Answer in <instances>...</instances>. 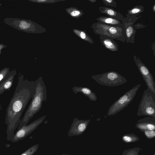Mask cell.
Wrapping results in <instances>:
<instances>
[{"mask_svg": "<svg viewBox=\"0 0 155 155\" xmlns=\"http://www.w3.org/2000/svg\"><path fill=\"white\" fill-rule=\"evenodd\" d=\"M36 83V80L25 79L22 74L18 76L17 84L6 110L5 123L8 140L11 141L13 137L23 111L35 93Z\"/></svg>", "mask_w": 155, "mask_h": 155, "instance_id": "obj_1", "label": "cell"}, {"mask_svg": "<svg viewBox=\"0 0 155 155\" xmlns=\"http://www.w3.org/2000/svg\"><path fill=\"white\" fill-rule=\"evenodd\" d=\"M36 80L35 93L21 119L18 130L27 125L30 119L41 109L43 102H47V90L43 78L41 76Z\"/></svg>", "mask_w": 155, "mask_h": 155, "instance_id": "obj_2", "label": "cell"}, {"mask_svg": "<svg viewBox=\"0 0 155 155\" xmlns=\"http://www.w3.org/2000/svg\"><path fill=\"white\" fill-rule=\"evenodd\" d=\"M137 115L155 117V94L147 88L144 91Z\"/></svg>", "mask_w": 155, "mask_h": 155, "instance_id": "obj_3", "label": "cell"}, {"mask_svg": "<svg viewBox=\"0 0 155 155\" xmlns=\"http://www.w3.org/2000/svg\"><path fill=\"white\" fill-rule=\"evenodd\" d=\"M141 86L139 84L127 91L109 107L107 115L113 116L127 107L133 101Z\"/></svg>", "mask_w": 155, "mask_h": 155, "instance_id": "obj_4", "label": "cell"}, {"mask_svg": "<svg viewBox=\"0 0 155 155\" xmlns=\"http://www.w3.org/2000/svg\"><path fill=\"white\" fill-rule=\"evenodd\" d=\"M91 78L98 84L108 87H115L127 82L126 78L114 71L93 75Z\"/></svg>", "mask_w": 155, "mask_h": 155, "instance_id": "obj_5", "label": "cell"}, {"mask_svg": "<svg viewBox=\"0 0 155 155\" xmlns=\"http://www.w3.org/2000/svg\"><path fill=\"white\" fill-rule=\"evenodd\" d=\"M44 115L34 120L29 124L24 126L17 131L14 134L11 140L12 143L18 142L23 139L31 134L41 124L46 117Z\"/></svg>", "mask_w": 155, "mask_h": 155, "instance_id": "obj_6", "label": "cell"}, {"mask_svg": "<svg viewBox=\"0 0 155 155\" xmlns=\"http://www.w3.org/2000/svg\"><path fill=\"white\" fill-rule=\"evenodd\" d=\"M90 119L80 120L74 117L68 132L69 137L78 136L82 134L86 129Z\"/></svg>", "mask_w": 155, "mask_h": 155, "instance_id": "obj_7", "label": "cell"}, {"mask_svg": "<svg viewBox=\"0 0 155 155\" xmlns=\"http://www.w3.org/2000/svg\"><path fill=\"white\" fill-rule=\"evenodd\" d=\"M137 66L147 87V88L155 94V83L153 76L150 71L148 69L141 63H137Z\"/></svg>", "mask_w": 155, "mask_h": 155, "instance_id": "obj_8", "label": "cell"}, {"mask_svg": "<svg viewBox=\"0 0 155 155\" xmlns=\"http://www.w3.org/2000/svg\"><path fill=\"white\" fill-rule=\"evenodd\" d=\"M135 127L141 131L146 130H154L155 117L149 116L140 119L137 121Z\"/></svg>", "mask_w": 155, "mask_h": 155, "instance_id": "obj_9", "label": "cell"}, {"mask_svg": "<svg viewBox=\"0 0 155 155\" xmlns=\"http://www.w3.org/2000/svg\"><path fill=\"white\" fill-rule=\"evenodd\" d=\"M16 74L15 70L10 71L7 77L0 83V95L5 91L10 90L12 86Z\"/></svg>", "mask_w": 155, "mask_h": 155, "instance_id": "obj_10", "label": "cell"}, {"mask_svg": "<svg viewBox=\"0 0 155 155\" xmlns=\"http://www.w3.org/2000/svg\"><path fill=\"white\" fill-rule=\"evenodd\" d=\"M72 90L75 94L81 92L87 97L90 101H95L97 100V97L96 95L89 88L76 86L72 87Z\"/></svg>", "mask_w": 155, "mask_h": 155, "instance_id": "obj_11", "label": "cell"}, {"mask_svg": "<svg viewBox=\"0 0 155 155\" xmlns=\"http://www.w3.org/2000/svg\"><path fill=\"white\" fill-rule=\"evenodd\" d=\"M66 11L71 16L75 18H79L82 15L81 11L76 8L71 7L66 9Z\"/></svg>", "mask_w": 155, "mask_h": 155, "instance_id": "obj_12", "label": "cell"}, {"mask_svg": "<svg viewBox=\"0 0 155 155\" xmlns=\"http://www.w3.org/2000/svg\"><path fill=\"white\" fill-rule=\"evenodd\" d=\"M123 141L126 143L134 142L139 140V137L134 134H125L122 137Z\"/></svg>", "mask_w": 155, "mask_h": 155, "instance_id": "obj_13", "label": "cell"}, {"mask_svg": "<svg viewBox=\"0 0 155 155\" xmlns=\"http://www.w3.org/2000/svg\"><path fill=\"white\" fill-rule=\"evenodd\" d=\"M38 144L33 145L26 150L20 155H33L38 150Z\"/></svg>", "mask_w": 155, "mask_h": 155, "instance_id": "obj_14", "label": "cell"}, {"mask_svg": "<svg viewBox=\"0 0 155 155\" xmlns=\"http://www.w3.org/2000/svg\"><path fill=\"white\" fill-rule=\"evenodd\" d=\"M73 31L74 32L76 35L85 41H89V38L87 36L86 33L84 31L75 29L73 30Z\"/></svg>", "mask_w": 155, "mask_h": 155, "instance_id": "obj_15", "label": "cell"}, {"mask_svg": "<svg viewBox=\"0 0 155 155\" xmlns=\"http://www.w3.org/2000/svg\"><path fill=\"white\" fill-rule=\"evenodd\" d=\"M10 72L8 68H5L0 71V83L7 77Z\"/></svg>", "mask_w": 155, "mask_h": 155, "instance_id": "obj_16", "label": "cell"}, {"mask_svg": "<svg viewBox=\"0 0 155 155\" xmlns=\"http://www.w3.org/2000/svg\"><path fill=\"white\" fill-rule=\"evenodd\" d=\"M140 149L137 147L125 150L123 152L122 155H138Z\"/></svg>", "mask_w": 155, "mask_h": 155, "instance_id": "obj_17", "label": "cell"}, {"mask_svg": "<svg viewBox=\"0 0 155 155\" xmlns=\"http://www.w3.org/2000/svg\"><path fill=\"white\" fill-rule=\"evenodd\" d=\"M103 22L111 24H116L119 23L118 21L110 18H102L101 19Z\"/></svg>", "mask_w": 155, "mask_h": 155, "instance_id": "obj_18", "label": "cell"}, {"mask_svg": "<svg viewBox=\"0 0 155 155\" xmlns=\"http://www.w3.org/2000/svg\"><path fill=\"white\" fill-rule=\"evenodd\" d=\"M146 137L148 139L153 138L155 136V131L154 130H146L143 131Z\"/></svg>", "mask_w": 155, "mask_h": 155, "instance_id": "obj_19", "label": "cell"}, {"mask_svg": "<svg viewBox=\"0 0 155 155\" xmlns=\"http://www.w3.org/2000/svg\"><path fill=\"white\" fill-rule=\"evenodd\" d=\"M104 43L106 47L111 50H114L116 48L114 44L110 40H106L104 41Z\"/></svg>", "mask_w": 155, "mask_h": 155, "instance_id": "obj_20", "label": "cell"}, {"mask_svg": "<svg viewBox=\"0 0 155 155\" xmlns=\"http://www.w3.org/2000/svg\"><path fill=\"white\" fill-rule=\"evenodd\" d=\"M30 25L29 23L25 21H22L20 24L19 27L22 29H27L29 27Z\"/></svg>", "mask_w": 155, "mask_h": 155, "instance_id": "obj_21", "label": "cell"}, {"mask_svg": "<svg viewBox=\"0 0 155 155\" xmlns=\"http://www.w3.org/2000/svg\"><path fill=\"white\" fill-rule=\"evenodd\" d=\"M56 1V0H33L32 1V2H36L37 3H53V2H57L59 1Z\"/></svg>", "mask_w": 155, "mask_h": 155, "instance_id": "obj_22", "label": "cell"}, {"mask_svg": "<svg viewBox=\"0 0 155 155\" xmlns=\"http://www.w3.org/2000/svg\"><path fill=\"white\" fill-rule=\"evenodd\" d=\"M133 32V29L131 27H129L126 30V35L127 37L131 36Z\"/></svg>", "mask_w": 155, "mask_h": 155, "instance_id": "obj_23", "label": "cell"}, {"mask_svg": "<svg viewBox=\"0 0 155 155\" xmlns=\"http://www.w3.org/2000/svg\"><path fill=\"white\" fill-rule=\"evenodd\" d=\"M106 13L109 15L113 16L115 14V12L114 10L111 9H108L106 10Z\"/></svg>", "mask_w": 155, "mask_h": 155, "instance_id": "obj_24", "label": "cell"}, {"mask_svg": "<svg viewBox=\"0 0 155 155\" xmlns=\"http://www.w3.org/2000/svg\"><path fill=\"white\" fill-rule=\"evenodd\" d=\"M110 32L112 34H115L117 31L116 28L114 27H110L109 30Z\"/></svg>", "mask_w": 155, "mask_h": 155, "instance_id": "obj_25", "label": "cell"}, {"mask_svg": "<svg viewBox=\"0 0 155 155\" xmlns=\"http://www.w3.org/2000/svg\"><path fill=\"white\" fill-rule=\"evenodd\" d=\"M140 10L137 8H135L132 9L130 11V13L132 14H136L139 12Z\"/></svg>", "mask_w": 155, "mask_h": 155, "instance_id": "obj_26", "label": "cell"}, {"mask_svg": "<svg viewBox=\"0 0 155 155\" xmlns=\"http://www.w3.org/2000/svg\"><path fill=\"white\" fill-rule=\"evenodd\" d=\"M105 1L108 3H111L113 1L112 0H106Z\"/></svg>", "mask_w": 155, "mask_h": 155, "instance_id": "obj_27", "label": "cell"}, {"mask_svg": "<svg viewBox=\"0 0 155 155\" xmlns=\"http://www.w3.org/2000/svg\"><path fill=\"white\" fill-rule=\"evenodd\" d=\"M2 106H1V104L0 103V110L2 109Z\"/></svg>", "mask_w": 155, "mask_h": 155, "instance_id": "obj_28", "label": "cell"}, {"mask_svg": "<svg viewBox=\"0 0 155 155\" xmlns=\"http://www.w3.org/2000/svg\"><path fill=\"white\" fill-rule=\"evenodd\" d=\"M90 1L91 2H96V1H94V0H90Z\"/></svg>", "mask_w": 155, "mask_h": 155, "instance_id": "obj_29", "label": "cell"}, {"mask_svg": "<svg viewBox=\"0 0 155 155\" xmlns=\"http://www.w3.org/2000/svg\"><path fill=\"white\" fill-rule=\"evenodd\" d=\"M153 10L154 11H155V5H154V6H153Z\"/></svg>", "mask_w": 155, "mask_h": 155, "instance_id": "obj_30", "label": "cell"}, {"mask_svg": "<svg viewBox=\"0 0 155 155\" xmlns=\"http://www.w3.org/2000/svg\"><path fill=\"white\" fill-rule=\"evenodd\" d=\"M70 155L66 154V155Z\"/></svg>", "mask_w": 155, "mask_h": 155, "instance_id": "obj_31", "label": "cell"}, {"mask_svg": "<svg viewBox=\"0 0 155 155\" xmlns=\"http://www.w3.org/2000/svg\"><path fill=\"white\" fill-rule=\"evenodd\" d=\"M154 154H155L154 153V154H153V155H154Z\"/></svg>", "mask_w": 155, "mask_h": 155, "instance_id": "obj_32", "label": "cell"}]
</instances>
